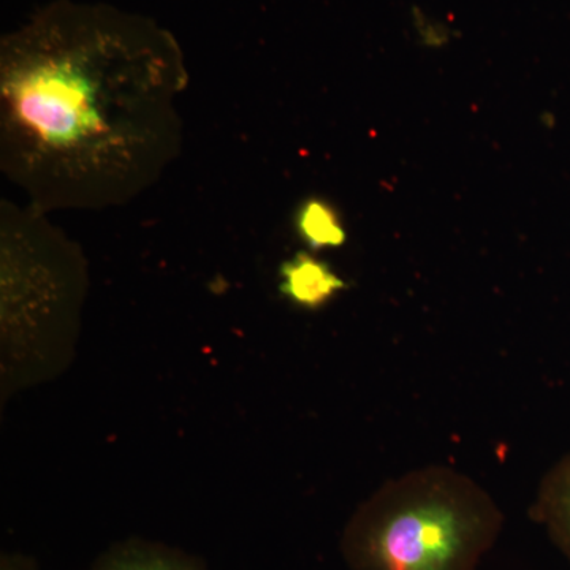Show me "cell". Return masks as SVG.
<instances>
[{
    "label": "cell",
    "mask_w": 570,
    "mask_h": 570,
    "mask_svg": "<svg viewBox=\"0 0 570 570\" xmlns=\"http://www.w3.org/2000/svg\"><path fill=\"white\" fill-rule=\"evenodd\" d=\"M0 570H36V564L20 554H3Z\"/></svg>",
    "instance_id": "cell-7"
},
{
    "label": "cell",
    "mask_w": 570,
    "mask_h": 570,
    "mask_svg": "<svg viewBox=\"0 0 570 570\" xmlns=\"http://www.w3.org/2000/svg\"><path fill=\"white\" fill-rule=\"evenodd\" d=\"M94 570H208L205 562L163 543L132 539L111 547Z\"/></svg>",
    "instance_id": "cell-5"
},
{
    "label": "cell",
    "mask_w": 570,
    "mask_h": 570,
    "mask_svg": "<svg viewBox=\"0 0 570 570\" xmlns=\"http://www.w3.org/2000/svg\"><path fill=\"white\" fill-rule=\"evenodd\" d=\"M295 230L313 253L346 245L347 230L335 206L322 198H307L295 214Z\"/></svg>",
    "instance_id": "cell-6"
},
{
    "label": "cell",
    "mask_w": 570,
    "mask_h": 570,
    "mask_svg": "<svg viewBox=\"0 0 570 570\" xmlns=\"http://www.w3.org/2000/svg\"><path fill=\"white\" fill-rule=\"evenodd\" d=\"M189 82L159 21L52 0L0 41V170L47 214L132 204L183 154Z\"/></svg>",
    "instance_id": "cell-1"
},
{
    "label": "cell",
    "mask_w": 570,
    "mask_h": 570,
    "mask_svg": "<svg viewBox=\"0 0 570 570\" xmlns=\"http://www.w3.org/2000/svg\"><path fill=\"white\" fill-rule=\"evenodd\" d=\"M279 292L294 305L321 309L348 284L326 262L311 253H296L279 268Z\"/></svg>",
    "instance_id": "cell-3"
},
{
    "label": "cell",
    "mask_w": 570,
    "mask_h": 570,
    "mask_svg": "<svg viewBox=\"0 0 570 570\" xmlns=\"http://www.w3.org/2000/svg\"><path fill=\"white\" fill-rule=\"evenodd\" d=\"M504 513L489 491L449 466L387 480L348 520V570H478L501 535Z\"/></svg>",
    "instance_id": "cell-2"
},
{
    "label": "cell",
    "mask_w": 570,
    "mask_h": 570,
    "mask_svg": "<svg viewBox=\"0 0 570 570\" xmlns=\"http://www.w3.org/2000/svg\"><path fill=\"white\" fill-rule=\"evenodd\" d=\"M530 519L546 530L570 564V453L558 460L540 480Z\"/></svg>",
    "instance_id": "cell-4"
}]
</instances>
